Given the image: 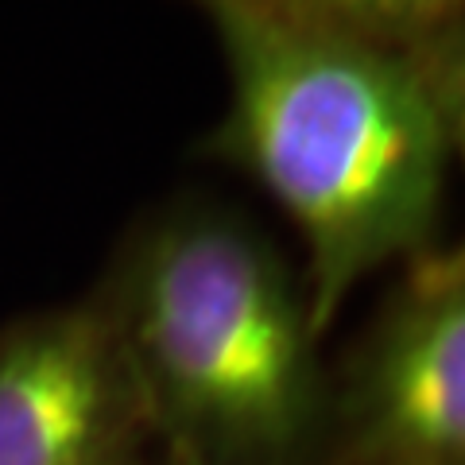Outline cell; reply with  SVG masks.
Listing matches in <instances>:
<instances>
[{"label": "cell", "mask_w": 465, "mask_h": 465, "mask_svg": "<svg viewBox=\"0 0 465 465\" xmlns=\"http://www.w3.org/2000/svg\"><path fill=\"white\" fill-rule=\"evenodd\" d=\"M90 295L109 314L159 454L322 465L330 369L307 283L249 217L167 202L124 232Z\"/></svg>", "instance_id": "cell-2"}, {"label": "cell", "mask_w": 465, "mask_h": 465, "mask_svg": "<svg viewBox=\"0 0 465 465\" xmlns=\"http://www.w3.org/2000/svg\"><path fill=\"white\" fill-rule=\"evenodd\" d=\"M152 423L94 295L0 330V465H148Z\"/></svg>", "instance_id": "cell-4"}, {"label": "cell", "mask_w": 465, "mask_h": 465, "mask_svg": "<svg viewBox=\"0 0 465 465\" xmlns=\"http://www.w3.org/2000/svg\"><path fill=\"white\" fill-rule=\"evenodd\" d=\"M229 63L210 148L241 163L307 241L322 338L369 272L430 249L458 148V51L391 47L299 0H202Z\"/></svg>", "instance_id": "cell-1"}, {"label": "cell", "mask_w": 465, "mask_h": 465, "mask_svg": "<svg viewBox=\"0 0 465 465\" xmlns=\"http://www.w3.org/2000/svg\"><path fill=\"white\" fill-rule=\"evenodd\" d=\"M322 465H465V260L423 249L330 369Z\"/></svg>", "instance_id": "cell-3"}, {"label": "cell", "mask_w": 465, "mask_h": 465, "mask_svg": "<svg viewBox=\"0 0 465 465\" xmlns=\"http://www.w3.org/2000/svg\"><path fill=\"white\" fill-rule=\"evenodd\" d=\"M318 16L391 47H442L458 39L461 0H299Z\"/></svg>", "instance_id": "cell-5"}, {"label": "cell", "mask_w": 465, "mask_h": 465, "mask_svg": "<svg viewBox=\"0 0 465 465\" xmlns=\"http://www.w3.org/2000/svg\"><path fill=\"white\" fill-rule=\"evenodd\" d=\"M148 465H186V461L171 458V454H152V461H148Z\"/></svg>", "instance_id": "cell-6"}]
</instances>
